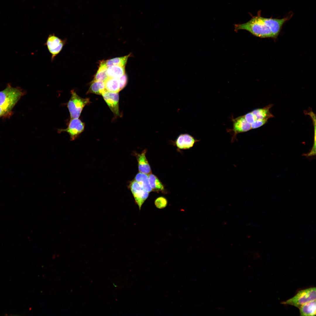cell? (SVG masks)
I'll return each mask as SVG.
<instances>
[{"mask_svg":"<svg viewBox=\"0 0 316 316\" xmlns=\"http://www.w3.org/2000/svg\"><path fill=\"white\" fill-rule=\"evenodd\" d=\"M262 17L259 14L253 17L246 23L236 24L235 30H245L260 38H274L272 32L262 20Z\"/></svg>","mask_w":316,"mask_h":316,"instance_id":"6da1fadb","label":"cell"},{"mask_svg":"<svg viewBox=\"0 0 316 316\" xmlns=\"http://www.w3.org/2000/svg\"><path fill=\"white\" fill-rule=\"evenodd\" d=\"M24 94L21 89L8 85L0 91V107L6 113L10 111Z\"/></svg>","mask_w":316,"mask_h":316,"instance_id":"7a4b0ae2","label":"cell"},{"mask_svg":"<svg viewBox=\"0 0 316 316\" xmlns=\"http://www.w3.org/2000/svg\"><path fill=\"white\" fill-rule=\"evenodd\" d=\"M316 291L315 287L299 291L293 297L281 304L292 305L299 308L303 304L316 300Z\"/></svg>","mask_w":316,"mask_h":316,"instance_id":"3957f363","label":"cell"},{"mask_svg":"<svg viewBox=\"0 0 316 316\" xmlns=\"http://www.w3.org/2000/svg\"><path fill=\"white\" fill-rule=\"evenodd\" d=\"M71 93V97L67 104L71 119L78 118L84 107L90 103L89 99L80 97L73 90Z\"/></svg>","mask_w":316,"mask_h":316,"instance_id":"277c9868","label":"cell"},{"mask_svg":"<svg viewBox=\"0 0 316 316\" xmlns=\"http://www.w3.org/2000/svg\"><path fill=\"white\" fill-rule=\"evenodd\" d=\"M67 41L66 39H62L53 33L49 34L44 45L47 46L51 55V61L61 52Z\"/></svg>","mask_w":316,"mask_h":316,"instance_id":"5b68a950","label":"cell"},{"mask_svg":"<svg viewBox=\"0 0 316 316\" xmlns=\"http://www.w3.org/2000/svg\"><path fill=\"white\" fill-rule=\"evenodd\" d=\"M129 188L133 195L136 204L140 210L142 205L148 197L149 193L144 190L135 180L130 182Z\"/></svg>","mask_w":316,"mask_h":316,"instance_id":"8992f818","label":"cell"},{"mask_svg":"<svg viewBox=\"0 0 316 316\" xmlns=\"http://www.w3.org/2000/svg\"><path fill=\"white\" fill-rule=\"evenodd\" d=\"M85 124L78 118H72L66 129L58 130L59 133L66 132L69 134L71 140H74L84 129Z\"/></svg>","mask_w":316,"mask_h":316,"instance_id":"52a82bcc","label":"cell"},{"mask_svg":"<svg viewBox=\"0 0 316 316\" xmlns=\"http://www.w3.org/2000/svg\"><path fill=\"white\" fill-rule=\"evenodd\" d=\"M262 18L275 39L277 37L279 34L284 24L290 18V17L287 16L281 19H276L262 17Z\"/></svg>","mask_w":316,"mask_h":316,"instance_id":"ba28073f","label":"cell"},{"mask_svg":"<svg viewBox=\"0 0 316 316\" xmlns=\"http://www.w3.org/2000/svg\"><path fill=\"white\" fill-rule=\"evenodd\" d=\"M232 121L233 128L231 130L233 133L231 142H233L235 140H236V136L238 134L248 131L252 129L251 125L247 122L243 115L233 118Z\"/></svg>","mask_w":316,"mask_h":316,"instance_id":"9c48e42d","label":"cell"},{"mask_svg":"<svg viewBox=\"0 0 316 316\" xmlns=\"http://www.w3.org/2000/svg\"><path fill=\"white\" fill-rule=\"evenodd\" d=\"M102 95L114 114L116 116H119L118 93L106 91Z\"/></svg>","mask_w":316,"mask_h":316,"instance_id":"30bf717a","label":"cell"},{"mask_svg":"<svg viewBox=\"0 0 316 316\" xmlns=\"http://www.w3.org/2000/svg\"><path fill=\"white\" fill-rule=\"evenodd\" d=\"M199 141L190 135L184 133L178 136L174 143L179 149H187L192 147L195 142Z\"/></svg>","mask_w":316,"mask_h":316,"instance_id":"8fae6325","label":"cell"},{"mask_svg":"<svg viewBox=\"0 0 316 316\" xmlns=\"http://www.w3.org/2000/svg\"><path fill=\"white\" fill-rule=\"evenodd\" d=\"M147 150H144L141 153L135 152L134 154L136 158L138 170L140 172L149 174L151 173L150 166L146 157Z\"/></svg>","mask_w":316,"mask_h":316,"instance_id":"7c38bea8","label":"cell"},{"mask_svg":"<svg viewBox=\"0 0 316 316\" xmlns=\"http://www.w3.org/2000/svg\"><path fill=\"white\" fill-rule=\"evenodd\" d=\"M272 106V104H270L262 108L257 109L252 111L251 112L255 121L260 120H268L269 118L274 117L269 111V109Z\"/></svg>","mask_w":316,"mask_h":316,"instance_id":"4fadbf2b","label":"cell"},{"mask_svg":"<svg viewBox=\"0 0 316 316\" xmlns=\"http://www.w3.org/2000/svg\"><path fill=\"white\" fill-rule=\"evenodd\" d=\"M300 316H311L316 315V300L306 303L299 308Z\"/></svg>","mask_w":316,"mask_h":316,"instance_id":"5bb4252c","label":"cell"},{"mask_svg":"<svg viewBox=\"0 0 316 316\" xmlns=\"http://www.w3.org/2000/svg\"><path fill=\"white\" fill-rule=\"evenodd\" d=\"M125 66H112L107 67V74L108 78H118L125 74Z\"/></svg>","mask_w":316,"mask_h":316,"instance_id":"9a60e30c","label":"cell"},{"mask_svg":"<svg viewBox=\"0 0 316 316\" xmlns=\"http://www.w3.org/2000/svg\"><path fill=\"white\" fill-rule=\"evenodd\" d=\"M106 90L104 82L102 81H92L87 93H94L102 95Z\"/></svg>","mask_w":316,"mask_h":316,"instance_id":"2e32d148","label":"cell"},{"mask_svg":"<svg viewBox=\"0 0 316 316\" xmlns=\"http://www.w3.org/2000/svg\"><path fill=\"white\" fill-rule=\"evenodd\" d=\"M134 180L149 193L152 191L149 183L148 174L139 172L136 175Z\"/></svg>","mask_w":316,"mask_h":316,"instance_id":"e0dca14e","label":"cell"},{"mask_svg":"<svg viewBox=\"0 0 316 316\" xmlns=\"http://www.w3.org/2000/svg\"><path fill=\"white\" fill-rule=\"evenodd\" d=\"M104 83L107 91L118 93L120 91L118 78H108Z\"/></svg>","mask_w":316,"mask_h":316,"instance_id":"ac0fdd59","label":"cell"},{"mask_svg":"<svg viewBox=\"0 0 316 316\" xmlns=\"http://www.w3.org/2000/svg\"><path fill=\"white\" fill-rule=\"evenodd\" d=\"M148 175L149 183L152 191L158 192L164 190V186L156 176L152 173Z\"/></svg>","mask_w":316,"mask_h":316,"instance_id":"d6986e66","label":"cell"},{"mask_svg":"<svg viewBox=\"0 0 316 316\" xmlns=\"http://www.w3.org/2000/svg\"><path fill=\"white\" fill-rule=\"evenodd\" d=\"M107 68L104 61H102L93 81L104 82L108 78L107 74Z\"/></svg>","mask_w":316,"mask_h":316,"instance_id":"ffe728a7","label":"cell"},{"mask_svg":"<svg viewBox=\"0 0 316 316\" xmlns=\"http://www.w3.org/2000/svg\"><path fill=\"white\" fill-rule=\"evenodd\" d=\"M130 55L118 57H116L104 61L108 67L112 66H125Z\"/></svg>","mask_w":316,"mask_h":316,"instance_id":"44dd1931","label":"cell"},{"mask_svg":"<svg viewBox=\"0 0 316 316\" xmlns=\"http://www.w3.org/2000/svg\"><path fill=\"white\" fill-rule=\"evenodd\" d=\"M154 204L156 207L159 209H162L165 207L167 204V201L166 198L163 197H160L157 198L155 200Z\"/></svg>","mask_w":316,"mask_h":316,"instance_id":"7402d4cb","label":"cell"},{"mask_svg":"<svg viewBox=\"0 0 316 316\" xmlns=\"http://www.w3.org/2000/svg\"><path fill=\"white\" fill-rule=\"evenodd\" d=\"M120 85V91L122 90L126 86L127 81V75L125 74L118 78Z\"/></svg>","mask_w":316,"mask_h":316,"instance_id":"603a6c76","label":"cell"},{"mask_svg":"<svg viewBox=\"0 0 316 316\" xmlns=\"http://www.w3.org/2000/svg\"><path fill=\"white\" fill-rule=\"evenodd\" d=\"M267 120H260L255 121L251 124V129H256L261 126L267 123Z\"/></svg>","mask_w":316,"mask_h":316,"instance_id":"cb8c5ba5","label":"cell"},{"mask_svg":"<svg viewBox=\"0 0 316 316\" xmlns=\"http://www.w3.org/2000/svg\"><path fill=\"white\" fill-rule=\"evenodd\" d=\"M243 116L247 122L251 125L255 121L253 115L251 111L246 113Z\"/></svg>","mask_w":316,"mask_h":316,"instance_id":"d4e9b609","label":"cell"},{"mask_svg":"<svg viewBox=\"0 0 316 316\" xmlns=\"http://www.w3.org/2000/svg\"><path fill=\"white\" fill-rule=\"evenodd\" d=\"M5 113H6L5 111L0 107V117L4 114Z\"/></svg>","mask_w":316,"mask_h":316,"instance_id":"484cf974","label":"cell"}]
</instances>
